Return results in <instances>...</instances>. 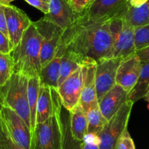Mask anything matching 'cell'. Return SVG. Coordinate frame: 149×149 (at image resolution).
Segmentation results:
<instances>
[{
	"instance_id": "6da1fadb",
	"label": "cell",
	"mask_w": 149,
	"mask_h": 149,
	"mask_svg": "<svg viewBox=\"0 0 149 149\" xmlns=\"http://www.w3.org/2000/svg\"><path fill=\"white\" fill-rule=\"evenodd\" d=\"M68 50L83 63L111 58L113 40L109 21L100 23L77 21L63 32L58 51Z\"/></svg>"
},
{
	"instance_id": "7a4b0ae2",
	"label": "cell",
	"mask_w": 149,
	"mask_h": 149,
	"mask_svg": "<svg viewBox=\"0 0 149 149\" xmlns=\"http://www.w3.org/2000/svg\"><path fill=\"white\" fill-rule=\"evenodd\" d=\"M41 48L42 37L34 22H32L11 53L13 73H20L29 77L39 76L42 68Z\"/></svg>"
},
{
	"instance_id": "3957f363",
	"label": "cell",
	"mask_w": 149,
	"mask_h": 149,
	"mask_svg": "<svg viewBox=\"0 0 149 149\" xmlns=\"http://www.w3.org/2000/svg\"><path fill=\"white\" fill-rule=\"evenodd\" d=\"M62 106L60 98L52 115L46 121L36 124L31 134V149H63Z\"/></svg>"
},
{
	"instance_id": "277c9868",
	"label": "cell",
	"mask_w": 149,
	"mask_h": 149,
	"mask_svg": "<svg viewBox=\"0 0 149 149\" xmlns=\"http://www.w3.org/2000/svg\"><path fill=\"white\" fill-rule=\"evenodd\" d=\"M29 78L20 73H13L5 85L0 87V97L6 105L23 118L31 129V114L28 97Z\"/></svg>"
},
{
	"instance_id": "5b68a950",
	"label": "cell",
	"mask_w": 149,
	"mask_h": 149,
	"mask_svg": "<svg viewBox=\"0 0 149 149\" xmlns=\"http://www.w3.org/2000/svg\"><path fill=\"white\" fill-rule=\"evenodd\" d=\"M109 28L113 40V58H125L136 53L135 45V29L119 15L109 21Z\"/></svg>"
},
{
	"instance_id": "8992f818",
	"label": "cell",
	"mask_w": 149,
	"mask_h": 149,
	"mask_svg": "<svg viewBox=\"0 0 149 149\" xmlns=\"http://www.w3.org/2000/svg\"><path fill=\"white\" fill-rule=\"evenodd\" d=\"M133 105L132 101H127L118 112L106 121L98 134L100 140V149H116L118 140L125 129L127 128Z\"/></svg>"
},
{
	"instance_id": "52a82bcc",
	"label": "cell",
	"mask_w": 149,
	"mask_h": 149,
	"mask_svg": "<svg viewBox=\"0 0 149 149\" xmlns=\"http://www.w3.org/2000/svg\"><path fill=\"white\" fill-rule=\"evenodd\" d=\"M0 121L12 138L25 149H31V131L23 118L0 97Z\"/></svg>"
},
{
	"instance_id": "ba28073f",
	"label": "cell",
	"mask_w": 149,
	"mask_h": 149,
	"mask_svg": "<svg viewBox=\"0 0 149 149\" xmlns=\"http://www.w3.org/2000/svg\"><path fill=\"white\" fill-rule=\"evenodd\" d=\"M127 0H93L77 21L100 23L118 17L127 6Z\"/></svg>"
},
{
	"instance_id": "9c48e42d",
	"label": "cell",
	"mask_w": 149,
	"mask_h": 149,
	"mask_svg": "<svg viewBox=\"0 0 149 149\" xmlns=\"http://www.w3.org/2000/svg\"><path fill=\"white\" fill-rule=\"evenodd\" d=\"M34 23L42 37L40 62L42 67L55 56L64 31L45 17Z\"/></svg>"
},
{
	"instance_id": "30bf717a",
	"label": "cell",
	"mask_w": 149,
	"mask_h": 149,
	"mask_svg": "<svg viewBox=\"0 0 149 149\" xmlns=\"http://www.w3.org/2000/svg\"><path fill=\"white\" fill-rule=\"evenodd\" d=\"M84 81V69L81 64L58 88V92L64 108L71 111L79 104Z\"/></svg>"
},
{
	"instance_id": "8fae6325",
	"label": "cell",
	"mask_w": 149,
	"mask_h": 149,
	"mask_svg": "<svg viewBox=\"0 0 149 149\" xmlns=\"http://www.w3.org/2000/svg\"><path fill=\"white\" fill-rule=\"evenodd\" d=\"M122 58L111 57L103 58L96 62L95 85L97 100L116 84V73Z\"/></svg>"
},
{
	"instance_id": "7c38bea8",
	"label": "cell",
	"mask_w": 149,
	"mask_h": 149,
	"mask_svg": "<svg viewBox=\"0 0 149 149\" xmlns=\"http://www.w3.org/2000/svg\"><path fill=\"white\" fill-rule=\"evenodd\" d=\"M9 38L13 47L18 45L23 33L30 26L32 22L24 11L15 6H4Z\"/></svg>"
},
{
	"instance_id": "4fadbf2b",
	"label": "cell",
	"mask_w": 149,
	"mask_h": 149,
	"mask_svg": "<svg viewBox=\"0 0 149 149\" xmlns=\"http://www.w3.org/2000/svg\"><path fill=\"white\" fill-rule=\"evenodd\" d=\"M68 0H50L49 12L44 17L65 31L80 18Z\"/></svg>"
},
{
	"instance_id": "5bb4252c",
	"label": "cell",
	"mask_w": 149,
	"mask_h": 149,
	"mask_svg": "<svg viewBox=\"0 0 149 149\" xmlns=\"http://www.w3.org/2000/svg\"><path fill=\"white\" fill-rule=\"evenodd\" d=\"M142 62L136 53L122 58L116 73V84L130 93L138 82Z\"/></svg>"
},
{
	"instance_id": "9a60e30c",
	"label": "cell",
	"mask_w": 149,
	"mask_h": 149,
	"mask_svg": "<svg viewBox=\"0 0 149 149\" xmlns=\"http://www.w3.org/2000/svg\"><path fill=\"white\" fill-rule=\"evenodd\" d=\"M128 100L129 92L119 85L116 84L97 101L103 117L109 121Z\"/></svg>"
},
{
	"instance_id": "2e32d148",
	"label": "cell",
	"mask_w": 149,
	"mask_h": 149,
	"mask_svg": "<svg viewBox=\"0 0 149 149\" xmlns=\"http://www.w3.org/2000/svg\"><path fill=\"white\" fill-rule=\"evenodd\" d=\"M82 65L84 69V81L79 105L87 113L92 105L97 100L95 85L96 62L90 60L83 63Z\"/></svg>"
},
{
	"instance_id": "e0dca14e",
	"label": "cell",
	"mask_w": 149,
	"mask_h": 149,
	"mask_svg": "<svg viewBox=\"0 0 149 149\" xmlns=\"http://www.w3.org/2000/svg\"><path fill=\"white\" fill-rule=\"evenodd\" d=\"M59 99L60 96L57 89L40 83L36 108V124L46 121L52 115Z\"/></svg>"
},
{
	"instance_id": "ac0fdd59",
	"label": "cell",
	"mask_w": 149,
	"mask_h": 149,
	"mask_svg": "<svg viewBox=\"0 0 149 149\" xmlns=\"http://www.w3.org/2000/svg\"><path fill=\"white\" fill-rule=\"evenodd\" d=\"M62 55L61 53L57 52L53 59L41 68L39 77L42 84L47 85L58 90Z\"/></svg>"
},
{
	"instance_id": "d6986e66",
	"label": "cell",
	"mask_w": 149,
	"mask_h": 149,
	"mask_svg": "<svg viewBox=\"0 0 149 149\" xmlns=\"http://www.w3.org/2000/svg\"><path fill=\"white\" fill-rule=\"evenodd\" d=\"M120 15L134 28L149 24V0L138 7H131L127 4Z\"/></svg>"
},
{
	"instance_id": "ffe728a7",
	"label": "cell",
	"mask_w": 149,
	"mask_h": 149,
	"mask_svg": "<svg viewBox=\"0 0 149 149\" xmlns=\"http://www.w3.org/2000/svg\"><path fill=\"white\" fill-rule=\"evenodd\" d=\"M71 115V130L74 138L83 142L84 136L87 133L88 121L87 114L79 104L72 110L69 111Z\"/></svg>"
},
{
	"instance_id": "44dd1931",
	"label": "cell",
	"mask_w": 149,
	"mask_h": 149,
	"mask_svg": "<svg viewBox=\"0 0 149 149\" xmlns=\"http://www.w3.org/2000/svg\"><path fill=\"white\" fill-rule=\"evenodd\" d=\"M62 53L61 61V70H60V77L58 80V86L71 75L77 69H78L83 64L81 58L74 52L68 50L58 51Z\"/></svg>"
},
{
	"instance_id": "7402d4cb",
	"label": "cell",
	"mask_w": 149,
	"mask_h": 149,
	"mask_svg": "<svg viewBox=\"0 0 149 149\" xmlns=\"http://www.w3.org/2000/svg\"><path fill=\"white\" fill-rule=\"evenodd\" d=\"M149 87V61L142 62L141 74L135 87L129 93V100L133 103L145 97Z\"/></svg>"
},
{
	"instance_id": "603a6c76",
	"label": "cell",
	"mask_w": 149,
	"mask_h": 149,
	"mask_svg": "<svg viewBox=\"0 0 149 149\" xmlns=\"http://www.w3.org/2000/svg\"><path fill=\"white\" fill-rule=\"evenodd\" d=\"M40 89V80L39 76H34L29 78L28 86V97L31 114V130H34L36 124V108H37L38 97Z\"/></svg>"
},
{
	"instance_id": "cb8c5ba5",
	"label": "cell",
	"mask_w": 149,
	"mask_h": 149,
	"mask_svg": "<svg viewBox=\"0 0 149 149\" xmlns=\"http://www.w3.org/2000/svg\"><path fill=\"white\" fill-rule=\"evenodd\" d=\"M71 115L68 110L63 106L61 108V121L63 126V149H81L83 142L74 138L71 130Z\"/></svg>"
},
{
	"instance_id": "d4e9b609",
	"label": "cell",
	"mask_w": 149,
	"mask_h": 149,
	"mask_svg": "<svg viewBox=\"0 0 149 149\" xmlns=\"http://www.w3.org/2000/svg\"><path fill=\"white\" fill-rule=\"evenodd\" d=\"M86 114L88 121L87 133H94L96 134H100L107 120L103 117L100 111L98 101H95L92 105Z\"/></svg>"
},
{
	"instance_id": "484cf974",
	"label": "cell",
	"mask_w": 149,
	"mask_h": 149,
	"mask_svg": "<svg viewBox=\"0 0 149 149\" xmlns=\"http://www.w3.org/2000/svg\"><path fill=\"white\" fill-rule=\"evenodd\" d=\"M13 74V60L11 53H0V87L5 85Z\"/></svg>"
},
{
	"instance_id": "4316f807",
	"label": "cell",
	"mask_w": 149,
	"mask_h": 149,
	"mask_svg": "<svg viewBox=\"0 0 149 149\" xmlns=\"http://www.w3.org/2000/svg\"><path fill=\"white\" fill-rule=\"evenodd\" d=\"M135 45L136 52L149 46V24L135 28Z\"/></svg>"
},
{
	"instance_id": "83f0119b",
	"label": "cell",
	"mask_w": 149,
	"mask_h": 149,
	"mask_svg": "<svg viewBox=\"0 0 149 149\" xmlns=\"http://www.w3.org/2000/svg\"><path fill=\"white\" fill-rule=\"evenodd\" d=\"M0 149H25L19 145L9 134L0 121Z\"/></svg>"
},
{
	"instance_id": "f1b7e54d",
	"label": "cell",
	"mask_w": 149,
	"mask_h": 149,
	"mask_svg": "<svg viewBox=\"0 0 149 149\" xmlns=\"http://www.w3.org/2000/svg\"><path fill=\"white\" fill-rule=\"evenodd\" d=\"M116 149H135V143L127 128L125 129L118 140Z\"/></svg>"
},
{
	"instance_id": "f546056e",
	"label": "cell",
	"mask_w": 149,
	"mask_h": 149,
	"mask_svg": "<svg viewBox=\"0 0 149 149\" xmlns=\"http://www.w3.org/2000/svg\"><path fill=\"white\" fill-rule=\"evenodd\" d=\"M14 49L10 39L0 31V53L10 54Z\"/></svg>"
},
{
	"instance_id": "4dcf8cb0",
	"label": "cell",
	"mask_w": 149,
	"mask_h": 149,
	"mask_svg": "<svg viewBox=\"0 0 149 149\" xmlns=\"http://www.w3.org/2000/svg\"><path fill=\"white\" fill-rule=\"evenodd\" d=\"M74 10L80 15H82L93 0H68Z\"/></svg>"
},
{
	"instance_id": "1f68e13d",
	"label": "cell",
	"mask_w": 149,
	"mask_h": 149,
	"mask_svg": "<svg viewBox=\"0 0 149 149\" xmlns=\"http://www.w3.org/2000/svg\"><path fill=\"white\" fill-rule=\"evenodd\" d=\"M30 5L36 7L44 14H47L49 12V2L50 0H25Z\"/></svg>"
},
{
	"instance_id": "d6a6232c",
	"label": "cell",
	"mask_w": 149,
	"mask_h": 149,
	"mask_svg": "<svg viewBox=\"0 0 149 149\" xmlns=\"http://www.w3.org/2000/svg\"><path fill=\"white\" fill-rule=\"evenodd\" d=\"M0 31L9 38L7 20H6L5 13H4V5H2V4H0Z\"/></svg>"
},
{
	"instance_id": "836d02e7",
	"label": "cell",
	"mask_w": 149,
	"mask_h": 149,
	"mask_svg": "<svg viewBox=\"0 0 149 149\" xmlns=\"http://www.w3.org/2000/svg\"><path fill=\"white\" fill-rule=\"evenodd\" d=\"M83 142L89 143V144L97 145H100V140L98 134H94V133H87L84 136Z\"/></svg>"
},
{
	"instance_id": "e575fe53",
	"label": "cell",
	"mask_w": 149,
	"mask_h": 149,
	"mask_svg": "<svg viewBox=\"0 0 149 149\" xmlns=\"http://www.w3.org/2000/svg\"><path fill=\"white\" fill-rule=\"evenodd\" d=\"M136 54L138 56L141 62L149 61V46L137 51Z\"/></svg>"
},
{
	"instance_id": "d590c367",
	"label": "cell",
	"mask_w": 149,
	"mask_h": 149,
	"mask_svg": "<svg viewBox=\"0 0 149 149\" xmlns=\"http://www.w3.org/2000/svg\"><path fill=\"white\" fill-rule=\"evenodd\" d=\"M148 0H127L128 5L131 7H138L146 3Z\"/></svg>"
},
{
	"instance_id": "8d00e7d4",
	"label": "cell",
	"mask_w": 149,
	"mask_h": 149,
	"mask_svg": "<svg viewBox=\"0 0 149 149\" xmlns=\"http://www.w3.org/2000/svg\"><path fill=\"white\" fill-rule=\"evenodd\" d=\"M81 149H100V147L97 145L89 144V143H86L83 142Z\"/></svg>"
},
{
	"instance_id": "74e56055",
	"label": "cell",
	"mask_w": 149,
	"mask_h": 149,
	"mask_svg": "<svg viewBox=\"0 0 149 149\" xmlns=\"http://www.w3.org/2000/svg\"><path fill=\"white\" fill-rule=\"evenodd\" d=\"M13 1H15V0H0V4H2L4 6L9 5Z\"/></svg>"
},
{
	"instance_id": "f35d334b",
	"label": "cell",
	"mask_w": 149,
	"mask_h": 149,
	"mask_svg": "<svg viewBox=\"0 0 149 149\" xmlns=\"http://www.w3.org/2000/svg\"><path fill=\"white\" fill-rule=\"evenodd\" d=\"M143 99H145L146 101H147V102H148V103H149V92H148V93H147V94L146 95L145 97H144Z\"/></svg>"
},
{
	"instance_id": "ab89813d",
	"label": "cell",
	"mask_w": 149,
	"mask_h": 149,
	"mask_svg": "<svg viewBox=\"0 0 149 149\" xmlns=\"http://www.w3.org/2000/svg\"><path fill=\"white\" fill-rule=\"evenodd\" d=\"M148 109H149V105H148Z\"/></svg>"
},
{
	"instance_id": "60d3db41",
	"label": "cell",
	"mask_w": 149,
	"mask_h": 149,
	"mask_svg": "<svg viewBox=\"0 0 149 149\" xmlns=\"http://www.w3.org/2000/svg\"><path fill=\"white\" fill-rule=\"evenodd\" d=\"M148 92H149V87H148Z\"/></svg>"
}]
</instances>
